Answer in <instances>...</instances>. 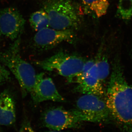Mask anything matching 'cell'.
I'll return each mask as SVG.
<instances>
[{
  "label": "cell",
  "mask_w": 132,
  "mask_h": 132,
  "mask_svg": "<svg viewBox=\"0 0 132 132\" xmlns=\"http://www.w3.org/2000/svg\"><path fill=\"white\" fill-rule=\"evenodd\" d=\"M111 118L124 131H132V86L124 75L120 61L116 59L105 93Z\"/></svg>",
  "instance_id": "6da1fadb"
},
{
  "label": "cell",
  "mask_w": 132,
  "mask_h": 132,
  "mask_svg": "<svg viewBox=\"0 0 132 132\" xmlns=\"http://www.w3.org/2000/svg\"><path fill=\"white\" fill-rule=\"evenodd\" d=\"M20 47V36L6 50L0 52V62L14 76L20 87L22 97H24L33 90L37 74L33 66L21 57Z\"/></svg>",
  "instance_id": "7a4b0ae2"
},
{
  "label": "cell",
  "mask_w": 132,
  "mask_h": 132,
  "mask_svg": "<svg viewBox=\"0 0 132 132\" xmlns=\"http://www.w3.org/2000/svg\"><path fill=\"white\" fill-rule=\"evenodd\" d=\"M87 61L79 55L61 51L44 60L36 61L34 64L45 71L57 73L71 83L82 71Z\"/></svg>",
  "instance_id": "3957f363"
},
{
  "label": "cell",
  "mask_w": 132,
  "mask_h": 132,
  "mask_svg": "<svg viewBox=\"0 0 132 132\" xmlns=\"http://www.w3.org/2000/svg\"><path fill=\"white\" fill-rule=\"evenodd\" d=\"M43 7L52 28L73 29L79 26V15L71 0H45Z\"/></svg>",
  "instance_id": "277c9868"
},
{
  "label": "cell",
  "mask_w": 132,
  "mask_h": 132,
  "mask_svg": "<svg viewBox=\"0 0 132 132\" xmlns=\"http://www.w3.org/2000/svg\"><path fill=\"white\" fill-rule=\"evenodd\" d=\"M102 97L85 94L78 99L74 110L82 122L104 123L109 120L111 114L105 100Z\"/></svg>",
  "instance_id": "5b68a950"
},
{
  "label": "cell",
  "mask_w": 132,
  "mask_h": 132,
  "mask_svg": "<svg viewBox=\"0 0 132 132\" xmlns=\"http://www.w3.org/2000/svg\"><path fill=\"white\" fill-rule=\"evenodd\" d=\"M43 126L53 131L78 128L82 122L74 109L66 110L62 107H52L43 113Z\"/></svg>",
  "instance_id": "8992f818"
},
{
  "label": "cell",
  "mask_w": 132,
  "mask_h": 132,
  "mask_svg": "<svg viewBox=\"0 0 132 132\" xmlns=\"http://www.w3.org/2000/svg\"><path fill=\"white\" fill-rule=\"evenodd\" d=\"M26 20L16 9L8 7L0 10V36L14 41L24 31Z\"/></svg>",
  "instance_id": "52a82bcc"
},
{
  "label": "cell",
  "mask_w": 132,
  "mask_h": 132,
  "mask_svg": "<svg viewBox=\"0 0 132 132\" xmlns=\"http://www.w3.org/2000/svg\"><path fill=\"white\" fill-rule=\"evenodd\" d=\"M75 38L73 29L58 30L48 27L37 32L33 43L36 48L42 51L51 49L62 42L71 43Z\"/></svg>",
  "instance_id": "ba28073f"
},
{
  "label": "cell",
  "mask_w": 132,
  "mask_h": 132,
  "mask_svg": "<svg viewBox=\"0 0 132 132\" xmlns=\"http://www.w3.org/2000/svg\"><path fill=\"white\" fill-rule=\"evenodd\" d=\"M30 94L35 104L47 101L61 102L66 101L58 92L52 79L43 73L37 74L35 86Z\"/></svg>",
  "instance_id": "9c48e42d"
},
{
  "label": "cell",
  "mask_w": 132,
  "mask_h": 132,
  "mask_svg": "<svg viewBox=\"0 0 132 132\" xmlns=\"http://www.w3.org/2000/svg\"><path fill=\"white\" fill-rule=\"evenodd\" d=\"M94 62V60L92 59L86 62L74 81L77 84L74 91L83 94H94L103 97L106 93L103 84L89 71Z\"/></svg>",
  "instance_id": "30bf717a"
},
{
  "label": "cell",
  "mask_w": 132,
  "mask_h": 132,
  "mask_svg": "<svg viewBox=\"0 0 132 132\" xmlns=\"http://www.w3.org/2000/svg\"><path fill=\"white\" fill-rule=\"evenodd\" d=\"M16 106L13 97L6 90L0 93V126H11L16 121Z\"/></svg>",
  "instance_id": "8fae6325"
},
{
  "label": "cell",
  "mask_w": 132,
  "mask_h": 132,
  "mask_svg": "<svg viewBox=\"0 0 132 132\" xmlns=\"http://www.w3.org/2000/svg\"><path fill=\"white\" fill-rule=\"evenodd\" d=\"M90 72L104 84L110 73V66L108 59L103 53L102 48H100L94 64L90 69Z\"/></svg>",
  "instance_id": "7c38bea8"
},
{
  "label": "cell",
  "mask_w": 132,
  "mask_h": 132,
  "mask_svg": "<svg viewBox=\"0 0 132 132\" xmlns=\"http://www.w3.org/2000/svg\"><path fill=\"white\" fill-rule=\"evenodd\" d=\"M85 12L99 18L106 14L109 0H80Z\"/></svg>",
  "instance_id": "4fadbf2b"
},
{
  "label": "cell",
  "mask_w": 132,
  "mask_h": 132,
  "mask_svg": "<svg viewBox=\"0 0 132 132\" xmlns=\"http://www.w3.org/2000/svg\"><path fill=\"white\" fill-rule=\"evenodd\" d=\"M29 21L31 27L36 32L50 26L48 16L43 10L33 13L30 16Z\"/></svg>",
  "instance_id": "5bb4252c"
},
{
  "label": "cell",
  "mask_w": 132,
  "mask_h": 132,
  "mask_svg": "<svg viewBox=\"0 0 132 132\" xmlns=\"http://www.w3.org/2000/svg\"><path fill=\"white\" fill-rule=\"evenodd\" d=\"M117 15L125 21H129L132 16V0H119Z\"/></svg>",
  "instance_id": "9a60e30c"
},
{
  "label": "cell",
  "mask_w": 132,
  "mask_h": 132,
  "mask_svg": "<svg viewBox=\"0 0 132 132\" xmlns=\"http://www.w3.org/2000/svg\"><path fill=\"white\" fill-rule=\"evenodd\" d=\"M10 72L4 65L0 62V85L10 79Z\"/></svg>",
  "instance_id": "2e32d148"
},
{
  "label": "cell",
  "mask_w": 132,
  "mask_h": 132,
  "mask_svg": "<svg viewBox=\"0 0 132 132\" xmlns=\"http://www.w3.org/2000/svg\"><path fill=\"white\" fill-rule=\"evenodd\" d=\"M30 122L27 119H24L22 123L19 131H33Z\"/></svg>",
  "instance_id": "e0dca14e"
},
{
  "label": "cell",
  "mask_w": 132,
  "mask_h": 132,
  "mask_svg": "<svg viewBox=\"0 0 132 132\" xmlns=\"http://www.w3.org/2000/svg\"><path fill=\"white\" fill-rule=\"evenodd\" d=\"M1 126H0V131H1Z\"/></svg>",
  "instance_id": "ac0fdd59"
},
{
  "label": "cell",
  "mask_w": 132,
  "mask_h": 132,
  "mask_svg": "<svg viewBox=\"0 0 132 132\" xmlns=\"http://www.w3.org/2000/svg\"></svg>",
  "instance_id": "d6986e66"
}]
</instances>
